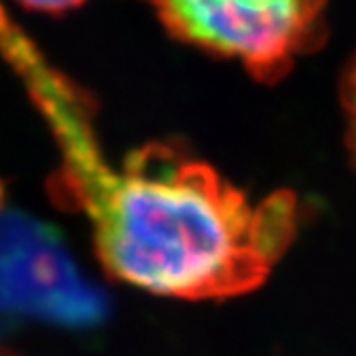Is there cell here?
<instances>
[{
  "label": "cell",
  "instance_id": "1",
  "mask_svg": "<svg viewBox=\"0 0 356 356\" xmlns=\"http://www.w3.org/2000/svg\"><path fill=\"white\" fill-rule=\"evenodd\" d=\"M0 56L58 150L49 191L84 217L97 258L114 279L183 300L230 298L266 282L298 234L296 193L253 197L178 144L150 142L110 159L90 97L3 5Z\"/></svg>",
  "mask_w": 356,
  "mask_h": 356
},
{
  "label": "cell",
  "instance_id": "2",
  "mask_svg": "<svg viewBox=\"0 0 356 356\" xmlns=\"http://www.w3.org/2000/svg\"><path fill=\"white\" fill-rule=\"evenodd\" d=\"M170 35L279 82L326 37L328 0H148Z\"/></svg>",
  "mask_w": 356,
  "mask_h": 356
},
{
  "label": "cell",
  "instance_id": "3",
  "mask_svg": "<svg viewBox=\"0 0 356 356\" xmlns=\"http://www.w3.org/2000/svg\"><path fill=\"white\" fill-rule=\"evenodd\" d=\"M60 249L31 221L0 209V305L54 298L65 290L78 294L73 273Z\"/></svg>",
  "mask_w": 356,
  "mask_h": 356
},
{
  "label": "cell",
  "instance_id": "4",
  "mask_svg": "<svg viewBox=\"0 0 356 356\" xmlns=\"http://www.w3.org/2000/svg\"><path fill=\"white\" fill-rule=\"evenodd\" d=\"M341 108L346 118V142L356 165V56L350 60L341 82Z\"/></svg>",
  "mask_w": 356,
  "mask_h": 356
},
{
  "label": "cell",
  "instance_id": "5",
  "mask_svg": "<svg viewBox=\"0 0 356 356\" xmlns=\"http://www.w3.org/2000/svg\"><path fill=\"white\" fill-rule=\"evenodd\" d=\"M24 7L33 11H43V13H65L69 9L80 7L86 0H17Z\"/></svg>",
  "mask_w": 356,
  "mask_h": 356
},
{
  "label": "cell",
  "instance_id": "6",
  "mask_svg": "<svg viewBox=\"0 0 356 356\" xmlns=\"http://www.w3.org/2000/svg\"><path fill=\"white\" fill-rule=\"evenodd\" d=\"M0 356H9V354H7L5 350H0Z\"/></svg>",
  "mask_w": 356,
  "mask_h": 356
}]
</instances>
